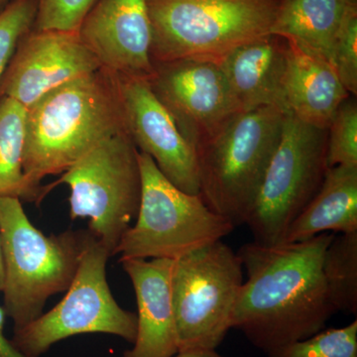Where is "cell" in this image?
<instances>
[{
    "mask_svg": "<svg viewBox=\"0 0 357 357\" xmlns=\"http://www.w3.org/2000/svg\"><path fill=\"white\" fill-rule=\"evenodd\" d=\"M335 234L325 232L300 243L239 248L246 270L234 307L232 328L265 354L325 328L333 314L324 279L323 259Z\"/></svg>",
    "mask_w": 357,
    "mask_h": 357,
    "instance_id": "6da1fadb",
    "label": "cell"
},
{
    "mask_svg": "<svg viewBox=\"0 0 357 357\" xmlns=\"http://www.w3.org/2000/svg\"><path fill=\"white\" fill-rule=\"evenodd\" d=\"M126 131L119 75L100 68L53 89L27 109L25 201H41L42 181L61 175L93 148Z\"/></svg>",
    "mask_w": 357,
    "mask_h": 357,
    "instance_id": "7a4b0ae2",
    "label": "cell"
},
{
    "mask_svg": "<svg viewBox=\"0 0 357 357\" xmlns=\"http://www.w3.org/2000/svg\"><path fill=\"white\" fill-rule=\"evenodd\" d=\"M93 236L89 230L45 236L32 225L15 197H0V237L3 250V307L14 331L38 319L47 301L66 292Z\"/></svg>",
    "mask_w": 357,
    "mask_h": 357,
    "instance_id": "3957f363",
    "label": "cell"
},
{
    "mask_svg": "<svg viewBox=\"0 0 357 357\" xmlns=\"http://www.w3.org/2000/svg\"><path fill=\"white\" fill-rule=\"evenodd\" d=\"M284 117L276 107L239 112L197 150L199 196L234 227L245 225L255 206Z\"/></svg>",
    "mask_w": 357,
    "mask_h": 357,
    "instance_id": "277c9868",
    "label": "cell"
},
{
    "mask_svg": "<svg viewBox=\"0 0 357 357\" xmlns=\"http://www.w3.org/2000/svg\"><path fill=\"white\" fill-rule=\"evenodd\" d=\"M280 0H147L152 63L217 61L271 34Z\"/></svg>",
    "mask_w": 357,
    "mask_h": 357,
    "instance_id": "5b68a950",
    "label": "cell"
},
{
    "mask_svg": "<svg viewBox=\"0 0 357 357\" xmlns=\"http://www.w3.org/2000/svg\"><path fill=\"white\" fill-rule=\"evenodd\" d=\"M141 199L136 222L115 250L124 259L182 257L229 236L234 225L211 211L199 195L188 194L163 175L151 157L138 153Z\"/></svg>",
    "mask_w": 357,
    "mask_h": 357,
    "instance_id": "8992f818",
    "label": "cell"
},
{
    "mask_svg": "<svg viewBox=\"0 0 357 357\" xmlns=\"http://www.w3.org/2000/svg\"><path fill=\"white\" fill-rule=\"evenodd\" d=\"M138 153L128 132L117 134L43 187L44 197L59 185L69 187L70 218H89V231L112 256L139 210Z\"/></svg>",
    "mask_w": 357,
    "mask_h": 357,
    "instance_id": "52a82bcc",
    "label": "cell"
},
{
    "mask_svg": "<svg viewBox=\"0 0 357 357\" xmlns=\"http://www.w3.org/2000/svg\"><path fill=\"white\" fill-rule=\"evenodd\" d=\"M243 269L238 255L222 241L173 260L171 288L178 351L217 349L222 344L232 328Z\"/></svg>",
    "mask_w": 357,
    "mask_h": 357,
    "instance_id": "ba28073f",
    "label": "cell"
},
{
    "mask_svg": "<svg viewBox=\"0 0 357 357\" xmlns=\"http://www.w3.org/2000/svg\"><path fill=\"white\" fill-rule=\"evenodd\" d=\"M109 257V250L93 234L64 298L14 331L11 342L18 351L25 357H40L61 340L84 333H107L135 342L137 317L122 309L112 296L107 278Z\"/></svg>",
    "mask_w": 357,
    "mask_h": 357,
    "instance_id": "9c48e42d",
    "label": "cell"
},
{
    "mask_svg": "<svg viewBox=\"0 0 357 357\" xmlns=\"http://www.w3.org/2000/svg\"><path fill=\"white\" fill-rule=\"evenodd\" d=\"M326 139V128L285 114L280 139L245 223L255 243H283L291 223L323 184Z\"/></svg>",
    "mask_w": 357,
    "mask_h": 357,
    "instance_id": "30bf717a",
    "label": "cell"
},
{
    "mask_svg": "<svg viewBox=\"0 0 357 357\" xmlns=\"http://www.w3.org/2000/svg\"><path fill=\"white\" fill-rule=\"evenodd\" d=\"M148 83L196 153L241 112L215 61L154 63Z\"/></svg>",
    "mask_w": 357,
    "mask_h": 357,
    "instance_id": "8fae6325",
    "label": "cell"
},
{
    "mask_svg": "<svg viewBox=\"0 0 357 357\" xmlns=\"http://www.w3.org/2000/svg\"><path fill=\"white\" fill-rule=\"evenodd\" d=\"M100 68L77 31L31 29L18 42L0 81V98L28 109L53 89Z\"/></svg>",
    "mask_w": 357,
    "mask_h": 357,
    "instance_id": "7c38bea8",
    "label": "cell"
},
{
    "mask_svg": "<svg viewBox=\"0 0 357 357\" xmlns=\"http://www.w3.org/2000/svg\"><path fill=\"white\" fill-rule=\"evenodd\" d=\"M119 83L126 131L138 151L151 157L160 172L178 189L199 195L196 150L178 131L148 79L119 77Z\"/></svg>",
    "mask_w": 357,
    "mask_h": 357,
    "instance_id": "4fadbf2b",
    "label": "cell"
},
{
    "mask_svg": "<svg viewBox=\"0 0 357 357\" xmlns=\"http://www.w3.org/2000/svg\"><path fill=\"white\" fill-rule=\"evenodd\" d=\"M77 33L105 69L146 79L153 74L147 0H98Z\"/></svg>",
    "mask_w": 357,
    "mask_h": 357,
    "instance_id": "5bb4252c",
    "label": "cell"
},
{
    "mask_svg": "<svg viewBox=\"0 0 357 357\" xmlns=\"http://www.w3.org/2000/svg\"><path fill=\"white\" fill-rule=\"evenodd\" d=\"M137 303V333L133 347L122 357H173L178 354L171 259H124Z\"/></svg>",
    "mask_w": 357,
    "mask_h": 357,
    "instance_id": "9a60e30c",
    "label": "cell"
},
{
    "mask_svg": "<svg viewBox=\"0 0 357 357\" xmlns=\"http://www.w3.org/2000/svg\"><path fill=\"white\" fill-rule=\"evenodd\" d=\"M288 53L287 39L268 34L215 61L241 112L264 107H276L284 112L282 91Z\"/></svg>",
    "mask_w": 357,
    "mask_h": 357,
    "instance_id": "2e32d148",
    "label": "cell"
},
{
    "mask_svg": "<svg viewBox=\"0 0 357 357\" xmlns=\"http://www.w3.org/2000/svg\"><path fill=\"white\" fill-rule=\"evenodd\" d=\"M287 39L288 62L283 81V109L300 121L328 128L349 93L333 66L306 47Z\"/></svg>",
    "mask_w": 357,
    "mask_h": 357,
    "instance_id": "e0dca14e",
    "label": "cell"
},
{
    "mask_svg": "<svg viewBox=\"0 0 357 357\" xmlns=\"http://www.w3.org/2000/svg\"><path fill=\"white\" fill-rule=\"evenodd\" d=\"M330 231H357V165L328 168L319 191L291 223L282 243Z\"/></svg>",
    "mask_w": 357,
    "mask_h": 357,
    "instance_id": "ac0fdd59",
    "label": "cell"
},
{
    "mask_svg": "<svg viewBox=\"0 0 357 357\" xmlns=\"http://www.w3.org/2000/svg\"><path fill=\"white\" fill-rule=\"evenodd\" d=\"M351 0H280L271 34L292 39L328 61Z\"/></svg>",
    "mask_w": 357,
    "mask_h": 357,
    "instance_id": "d6986e66",
    "label": "cell"
},
{
    "mask_svg": "<svg viewBox=\"0 0 357 357\" xmlns=\"http://www.w3.org/2000/svg\"><path fill=\"white\" fill-rule=\"evenodd\" d=\"M27 109L9 98H0V197L26 195L23 154Z\"/></svg>",
    "mask_w": 357,
    "mask_h": 357,
    "instance_id": "ffe728a7",
    "label": "cell"
},
{
    "mask_svg": "<svg viewBox=\"0 0 357 357\" xmlns=\"http://www.w3.org/2000/svg\"><path fill=\"white\" fill-rule=\"evenodd\" d=\"M324 279L335 311L357 312V231L333 236L324 255Z\"/></svg>",
    "mask_w": 357,
    "mask_h": 357,
    "instance_id": "44dd1931",
    "label": "cell"
},
{
    "mask_svg": "<svg viewBox=\"0 0 357 357\" xmlns=\"http://www.w3.org/2000/svg\"><path fill=\"white\" fill-rule=\"evenodd\" d=\"M268 357H357V321L278 347Z\"/></svg>",
    "mask_w": 357,
    "mask_h": 357,
    "instance_id": "7402d4cb",
    "label": "cell"
},
{
    "mask_svg": "<svg viewBox=\"0 0 357 357\" xmlns=\"http://www.w3.org/2000/svg\"><path fill=\"white\" fill-rule=\"evenodd\" d=\"M326 139V165H357V103L351 96L333 115Z\"/></svg>",
    "mask_w": 357,
    "mask_h": 357,
    "instance_id": "603a6c76",
    "label": "cell"
},
{
    "mask_svg": "<svg viewBox=\"0 0 357 357\" xmlns=\"http://www.w3.org/2000/svg\"><path fill=\"white\" fill-rule=\"evenodd\" d=\"M38 0H13L0 13V81L18 42L34 27Z\"/></svg>",
    "mask_w": 357,
    "mask_h": 357,
    "instance_id": "cb8c5ba5",
    "label": "cell"
},
{
    "mask_svg": "<svg viewBox=\"0 0 357 357\" xmlns=\"http://www.w3.org/2000/svg\"><path fill=\"white\" fill-rule=\"evenodd\" d=\"M331 65L349 95H357V1L351 0L335 44Z\"/></svg>",
    "mask_w": 357,
    "mask_h": 357,
    "instance_id": "d4e9b609",
    "label": "cell"
},
{
    "mask_svg": "<svg viewBox=\"0 0 357 357\" xmlns=\"http://www.w3.org/2000/svg\"><path fill=\"white\" fill-rule=\"evenodd\" d=\"M98 0H38L35 30L77 31Z\"/></svg>",
    "mask_w": 357,
    "mask_h": 357,
    "instance_id": "484cf974",
    "label": "cell"
},
{
    "mask_svg": "<svg viewBox=\"0 0 357 357\" xmlns=\"http://www.w3.org/2000/svg\"><path fill=\"white\" fill-rule=\"evenodd\" d=\"M6 317L4 307L0 306V357H25L16 349L11 340L6 337L4 325H6Z\"/></svg>",
    "mask_w": 357,
    "mask_h": 357,
    "instance_id": "4316f807",
    "label": "cell"
},
{
    "mask_svg": "<svg viewBox=\"0 0 357 357\" xmlns=\"http://www.w3.org/2000/svg\"><path fill=\"white\" fill-rule=\"evenodd\" d=\"M173 357H225L218 354L215 349H187V351H178Z\"/></svg>",
    "mask_w": 357,
    "mask_h": 357,
    "instance_id": "83f0119b",
    "label": "cell"
},
{
    "mask_svg": "<svg viewBox=\"0 0 357 357\" xmlns=\"http://www.w3.org/2000/svg\"><path fill=\"white\" fill-rule=\"evenodd\" d=\"M4 284V263L3 250H2L1 237H0V293L3 290Z\"/></svg>",
    "mask_w": 357,
    "mask_h": 357,
    "instance_id": "f1b7e54d",
    "label": "cell"
},
{
    "mask_svg": "<svg viewBox=\"0 0 357 357\" xmlns=\"http://www.w3.org/2000/svg\"><path fill=\"white\" fill-rule=\"evenodd\" d=\"M13 1V0H0V13H1L2 11H3L4 9H6V7Z\"/></svg>",
    "mask_w": 357,
    "mask_h": 357,
    "instance_id": "f546056e",
    "label": "cell"
}]
</instances>
